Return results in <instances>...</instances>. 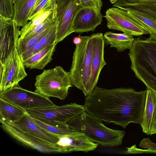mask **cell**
<instances>
[{
	"label": "cell",
	"instance_id": "cell-15",
	"mask_svg": "<svg viewBox=\"0 0 156 156\" xmlns=\"http://www.w3.org/2000/svg\"><path fill=\"white\" fill-rule=\"evenodd\" d=\"M4 119L20 130L48 142L53 144H57L59 140L58 135L49 132L37 125L33 121L32 117L27 113L16 121H12Z\"/></svg>",
	"mask_w": 156,
	"mask_h": 156
},
{
	"label": "cell",
	"instance_id": "cell-4",
	"mask_svg": "<svg viewBox=\"0 0 156 156\" xmlns=\"http://www.w3.org/2000/svg\"><path fill=\"white\" fill-rule=\"evenodd\" d=\"M78 37L69 72L72 84L82 90L86 97L90 95L89 84L91 73L93 39L90 36Z\"/></svg>",
	"mask_w": 156,
	"mask_h": 156
},
{
	"label": "cell",
	"instance_id": "cell-17",
	"mask_svg": "<svg viewBox=\"0 0 156 156\" xmlns=\"http://www.w3.org/2000/svg\"><path fill=\"white\" fill-rule=\"evenodd\" d=\"M37 0H13V20L18 27H23L29 21L31 13Z\"/></svg>",
	"mask_w": 156,
	"mask_h": 156
},
{
	"label": "cell",
	"instance_id": "cell-28",
	"mask_svg": "<svg viewBox=\"0 0 156 156\" xmlns=\"http://www.w3.org/2000/svg\"><path fill=\"white\" fill-rule=\"evenodd\" d=\"M51 0H37L29 18L30 20L35 17Z\"/></svg>",
	"mask_w": 156,
	"mask_h": 156
},
{
	"label": "cell",
	"instance_id": "cell-7",
	"mask_svg": "<svg viewBox=\"0 0 156 156\" xmlns=\"http://www.w3.org/2000/svg\"><path fill=\"white\" fill-rule=\"evenodd\" d=\"M0 98L25 111L47 109L56 106L49 98L17 86L0 92Z\"/></svg>",
	"mask_w": 156,
	"mask_h": 156
},
{
	"label": "cell",
	"instance_id": "cell-1",
	"mask_svg": "<svg viewBox=\"0 0 156 156\" xmlns=\"http://www.w3.org/2000/svg\"><path fill=\"white\" fill-rule=\"evenodd\" d=\"M146 93V90L137 91L130 88L108 89L96 86L86 97L85 111L100 121L124 128L131 122L140 125Z\"/></svg>",
	"mask_w": 156,
	"mask_h": 156
},
{
	"label": "cell",
	"instance_id": "cell-9",
	"mask_svg": "<svg viewBox=\"0 0 156 156\" xmlns=\"http://www.w3.org/2000/svg\"><path fill=\"white\" fill-rule=\"evenodd\" d=\"M104 17L109 29L119 30L133 36L149 34L147 30L122 9L114 7L108 9Z\"/></svg>",
	"mask_w": 156,
	"mask_h": 156
},
{
	"label": "cell",
	"instance_id": "cell-12",
	"mask_svg": "<svg viewBox=\"0 0 156 156\" xmlns=\"http://www.w3.org/2000/svg\"><path fill=\"white\" fill-rule=\"evenodd\" d=\"M0 66H3L18 47L20 30L13 18L0 16Z\"/></svg>",
	"mask_w": 156,
	"mask_h": 156
},
{
	"label": "cell",
	"instance_id": "cell-19",
	"mask_svg": "<svg viewBox=\"0 0 156 156\" xmlns=\"http://www.w3.org/2000/svg\"><path fill=\"white\" fill-rule=\"evenodd\" d=\"M146 92L143 120L140 125L143 132L149 135L151 133V120L156 104V93L148 89H147Z\"/></svg>",
	"mask_w": 156,
	"mask_h": 156
},
{
	"label": "cell",
	"instance_id": "cell-2",
	"mask_svg": "<svg viewBox=\"0 0 156 156\" xmlns=\"http://www.w3.org/2000/svg\"><path fill=\"white\" fill-rule=\"evenodd\" d=\"M128 54L135 76L156 93V40L135 38Z\"/></svg>",
	"mask_w": 156,
	"mask_h": 156
},
{
	"label": "cell",
	"instance_id": "cell-8",
	"mask_svg": "<svg viewBox=\"0 0 156 156\" xmlns=\"http://www.w3.org/2000/svg\"><path fill=\"white\" fill-rule=\"evenodd\" d=\"M82 7L80 0H56L58 21L55 42L58 43L74 32L73 23L76 15Z\"/></svg>",
	"mask_w": 156,
	"mask_h": 156
},
{
	"label": "cell",
	"instance_id": "cell-30",
	"mask_svg": "<svg viewBox=\"0 0 156 156\" xmlns=\"http://www.w3.org/2000/svg\"><path fill=\"white\" fill-rule=\"evenodd\" d=\"M156 133V104L154 109L151 125V135Z\"/></svg>",
	"mask_w": 156,
	"mask_h": 156
},
{
	"label": "cell",
	"instance_id": "cell-22",
	"mask_svg": "<svg viewBox=\"0 0 156 156\" xmlns=\"http://www.w3.org/2000/svg\"><path fill=\"white\" fill-rule=\"evenodd\" d=\"M55 3L49 2L35 17L23 27L20 30L19 38H22L29 31L45 21L53 10Z\"/></svg>",
	"mask_w": 156,
	"mask_h": 156
},
{
	"label": "cell",
	"instance_id": "cell-10",
	"mask_svg": "<svg viewBox=\"0 0 156 156\" xmlns=\"http://www.w3.org/2000/svg\"><path fill=\"white\" fill-rule=\"evenodd\" d=\"M1 127L13 138L22 144L44 153H64L63 148L53 144L20 130L0 118Z\"/></svg>",
	"mask_w": 156,
	"mask_h": 156
},
{
	"label": "cell",
	"instance_id": "cell-31",
	"mask_svg": "<svg viewBox=\"0 0 156 156\" xmlns=\"http://www.w3.org/2000/svg\"><path fill=\"white\" fill-rule=\"evenodd\" d=\"M131 3H144L156 4V0H122Z\"/></svg>",
	"mask_w": 156,
	"mask_h": 156
},
{
	"label": "cell",
	"instance_id": "cell-32",
	"mask_svg": "<svg viewBox=\"0 0 156 156\" xmlns=\"http://www.w3.org/2000/svg\"><path fill=\"white\" fill-rule=\"evenodd\" d=\"M112 4H115L119 0H109Z\"/></svg>",
	"mask_w": 156,
	"mask_h": 156
},
{
	"label": "cell",
	"instance_id": "cell-3",
	"mask_svg": "<svg viewBox=\"0 0 156 156\" xmlns=\"http://www.w3.org/2000/svg\"><path fill=\"white\" fill-rule=\"evenodd\" d=\"M74 131L83 133L90 140L104 147H113L121 145L125 133L124 130L112 129L85 111L68 123Z\"/></svg>",
	"mask_w": 156,
	"mask_h": 156
},
{
	"label": "cell",
	"instance_id": "cell-6",
	"mask_svg": "<svg viewBox=\"0 0 156 156\" xmlns=\"http://www.w3.org/2000/svg\"><path fill=\"white\" fill-rule=\"evenodd\" d=\"M26 111L32 117L47 124L69 129L68 122L85 112V109L84 105L74 102L47 109Z\"/></svg>",
	"mask_w": 156,
	"mask_h": 156
},
{
	"label": "cell",
	"instance_id": "cell-16",
	"mask_svg": "<svg viewBox=\"0 0 156 156\" xmlns=\"http://www.w3.org/2000/svg\"><path fill=\"white\" fill-rule=\"evenodd\" d=\"M57 44L55 42L24 60L25 66L30 69H43L52 60Z\"/></svg>",
	"mask_w": 156,
	"mask_h": 156
},
{
	"label": "cell",
	"instance_id": "cell-21",
	"mask_svg": "<svg viewBox=\"0 0 156 156\" xmlns=\"http://www.w3.org/2000/svg\"><path fill=\"white\" fill-rule=\"evenodd\" d=\"M27 113L26 111L0 98V118L15 121Z\"/></svg>",
	"mask_w": 156,
	"mask_h": 156
},
{
	"label": "cell",
	"instance_id": "cell-24",
	"mask_svg": "<svg viewBox=\"0 0 156 156\" xmlns=\"http://www.w3.org/2000/svg\"><path fill=\"white\" fill-rule=\"evenodd\" d=\"M113 7L126 11L134 10L150 15L156 19V4L144 3H131L119 0L114 4Z\"/></svg>",
	"mask_w": 156,
	"mask_h": 156
},
{
	"label": "cell",
	"instance_id": "cell-27",
	"mask_svg": "<svg viewBox=\"0 0 156 156\" xmlns=\"http://www.w3.org/2000/svg\"><path fill=\"white\" fill-rule=\"evenodd\" d=\"M14 15L13 0H0V16L13 18Z\"/></svg>",
	"mask_w": 156,
	"mask_h": 156
},
{
	"label": "cell",
	"instance_id": "cell-20",
	"mask_svg": "<svg viewBox=\"0 0 156 156\" xmlns=\"http://www.w3.org/2000/svg\"><path fill=\"white\" fill-rule=\"evenodd\" d=\"M57 25L51 28L30 50L21 55L23 61L55 42Z\"/></svg>",
	"mask_w": 156,
	"mask_h": 156
},
{
	"label": "cell",
	"instance_id": "cell-14",
	"mask_svg": "<svg viewBox=\"0 0 156 156\" xmlns=\"http://www.w3.org/2000/svg\"><path fill=\"white\" fill-rule=\"evenodd\" d=\"M91 35L93 45L91 73L89 84L90 94L96 86L102 69L107 64L104 58L105 39L103 34L98 33Z\"/></svg>",
	"mask_w": 156,
	"mask_h": 156
},
{
	"label": "cell",
	"instance_id": "cell-5",
	"mask_svg": "<svg viewBox=\"0 0 156 156\" xmlns=\"http://www.w3.org/2000/svg\"><path fill=\"white\" fill-rule=\"evenodd\" d=\"M35 92L45 97L64 100L67 97L69 88L72 87L69 72L60 66L44 69L35 78Z\"/></svg>",
	"mask_w": 156,
	"mask_h": 156
},
{
	"label": "cell",
	"instance_id": "cell-23",
	"mask_svg": "<svg viewBox=\"0 0 156 156\" xmlns=\"http://www.w3.org/2000/svg\"><path fill=\"white\" fill-rule=\"evenodd\" d=\"M148 31L150 37L156 40V19L149 15L134 10L126 11Z\"/></svg>",
	"mask_w": 156,
	"mask_h": 156
},
{
	"label": "cell",
	"instance_id": "cell-29",
	"mask_svg": "<svg viewBox=\"0 0 156 156\" xmlns=\"http://www.w3.org/2000/svg\"><path fill=\"white\" fill-rule=\"evenodd\" d=\"M82 7L97 8L101 10L103 5L101 0H80Z\"/></svg>",
	"mask_w": 156,
	"mask_h": 156
},
{
	"label": "cell",
	"instance_id": "cell-18",
	"mask_svg": "<svg viewBox=\"0 0 156 156\" xmlns=\"http://www.w3.org/2000/svg\"><path fill=\"white\" fill-rule=\"evenodd\" d=\"M105 41L110 48H116L117 52H122L132 47L134 41L133 36L125 33H117L106 32L104 35Z\"/></svg>",
	"mask_w": 156,
	"mask_h": 156
},
{
	"label": "cell",
	"instance_id": "cell-11",
	"mask_svg": "<svg viewBox=\"0 0 156 156\" xmlns=\"http://www.w3.org/2000/svg\"><path fill=\"white\" fill-rule=\"evenodd\" d=\"M23 60L18 47L3 66H0V92L17 86L26 77Z\"/></svg>",
	"mask_w": 156,
	"mask_h": 156
},
{
	"label": "cell",
	"instance_id": "cell-26",
	"mask_svg": "<svg viewBox=\"0 0 156 156\" xmlns=\"http://www.w3.org/2000/svg\"><path fill=\"white\" fill-rule=\"evenodd\" d=\"M32 118L33 121L37 125L55 134L64 135L74 131L70 128L66 129L53 126L47 124L36 119Z\"/></svg>",
	"mask_w": 156,
	"mask_h": 156
},
{
	"label": "cell",
	"instance_id": "cell-13",
	"mask_svg": "<svg viewBox=\"0 0 156 156\" xmlns=\"http://www.w3.org/2000/svg\"><path fill=\"white\" fill-rule=\"evenodd\" d=\"M101 10L92 7H82L79 11L74 19V32L81 34L83 32L94 31L102 21Z\"/></svg>",
	"mask_w": 156,
	"mask_h": 156
},
{
	"label": "cell",
	"instance_id": "cell-25",
	"mask_svg": "<svg viewBox=\"0 0 156 156\" xmlns=\"http://www.w3.org/2000/svg\"><path fill=\"white\" fill-rule=\"evenodd\" d=\"M51 28L45 30L28 37L23 38L19 37L18 47L21 55L30 50Z\"/></svg>",
	"mask_w": 156,
	"mask_h": 156
}]
</instances>
